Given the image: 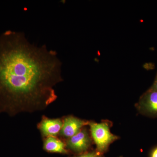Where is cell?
Masks as SVG:
<instances>
[{"label": "cell", "instance_id": "cell-2", "mask_svg": "<svg viewBox=\"0 0 157 157\" xmlns=\"http://www.w3.org/2000/svg\"><path fill=\"white\" fill-rule=\"evenodd\" d=\"M89 125L92 137L97 147L96 151L101 154L107 151L109 145L118 139L117 136L110 132L108 123L90 122Z\"/></svg>", "mask_w": 157, "mask_h": 157}, {"label": "cell", "instance_id": "cell-10", "mask_svg": "<svg viewBox=\"0 0 157 157\" xmlns=\"http://www.w3.org/2000/svg\"><path fill=\"white\" fill-rule=\"evenodd\" d=\"M150 157H157V147L152 151Z\"/></svg>", "mask_w": 157, "mask_h": 157}, {"label": "cell", "instance_id": "cell-9", "mask_svg": "<svg viewBox=\"0 0 157 157\" xmlns=\"http://www.w3.org/2000/svg\"><path fill=\"white\" fill-rule=\"evenodd\" d=\"M150 88L151 89L155 90L157 91V74L155 78L153 84L152 85Z\"/></svg>", "mask_w": 157, "mask_h": 157}, {"label": "cell", "instance_id": "cell-4", "mask_svg": "<svg viewBox=\"0 0 157 157\" xmlns=\"http://www.w3.org/2000/svg\"><path fill=\"white\" fill-rule=\"evenodd\" d=\"M91 140L86 129H82L76 135L70 137L67 140V147L71 151L82 153L89 148Z\"/></svg>", "mask_w": 157, "mask_h": 157}, {"label": "cell", "instance_id": "cell-1", "mask_svg": "<svg viewBox=\"0 0 157 157\" xmlns=\"http://www.w3.org/2000/svg\"><path fill=\"white\" fill-rule=\"evenodd\" d=\"M62 63L46 45L32 44L21 32L0 35V112L11 116L42 110L56 101Z\"/></svg>", "mask_w": 157, "mask_h": 157}, {"label": "cell", "instance_id": "cell-6", "mask_svg": "<svg viewBox=\"0 0 157 157\" xmlns=\"http://www.w3.org/2000/svg\"><path fill=\"white\" fill-rule=\"evenodd\" d=\"M63 121L60 119H49L44 117L38 125V128L45 137H56L60 132Z\"/></svg>", "mask_w": 157, "mask_h": 157}, {"label": "cell", "instance_id": "cell-5", "mask_svg": "<svg viewBox=\"0 0 157 157\" xmlns=\"http://www.w3.org/2000/svg\"><path fill=\"white\" fill-rule=\"evenodd\" d=\"M90 122L72 116L67 117L63 121L60 134L63 137L70 138L80 132L83 127L89 124Z\"/></svg>", "mask_w": 157, "mask_h": 157}, {"label": "cell", "instance_id": "cell-7", "mask_svg": "<svg viewBox=\"0 0 157 157\" xmlns=\"http://www.w3.org/2000/svg\"><path fill=\"white\" fill-rule=\"evenodd\" d=\"M43 148L48 152L60 154L68 153L65 144L55 137H47L44 140Z\"/></svg>", "mask_w": 157, "mask_h": 157}, {"label": "cell", "instance_id": "cell-8", "mask_svg": "<svg viewBox=\"0 0 157 157\" xmlns=\"http://www.w3.org/2000/svg\"><path fill=\"white\" fill-rule=\"evenodd\" d=\"M74 157H103L102 154L99 153L97 151L89 152L85 153L82 154Z\"/></svg>", "mask_w": 157, "mask_h": 157}, {"label": "cell", "instance_id": "cell-3", "mask_svg": "<svg viewBox=\"0 0 157 157\" xmlns=\"http://www.w3.org/2000/svg\"><path fill=\"white\" fill-rule=\"evenodd\" d=\"M139 112L150 117H157V91L150 88L140 97L137 104Z\"/></svg>", "mask_w": 157, "mask_h": 157}]
</instances>
